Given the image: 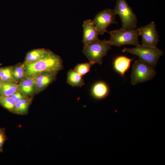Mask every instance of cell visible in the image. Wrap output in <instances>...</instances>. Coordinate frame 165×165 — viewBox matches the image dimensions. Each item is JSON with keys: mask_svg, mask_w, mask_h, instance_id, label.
<instances>
[{"mask_svg": "<svg viewBox=\"0 0 165 165\" xmlns=\"http://www.w3.org/2000/svg\"><path fill=\"white\" fill-rule=\"evenodd\" d=\"M13 68L6 67L0 68V79L2 81H12L17 82L13 77Z\"/></svg>", "mask_w": 165, "mask_h": 165, "instance_id": "ac0fdd59", "label": "cell"}, {"mask_svg": "<svg viewBox=\"0 0 165 165\" xmlns=\"http://www.w3.org/2000/svg\"><path fill=\"white\" fill-rule=\"evenodd\" d=\"M122 51L137 56L140 60L153 68L156 67L159 58L163 53V51L156 47L140 44L133 48H125Z\"/></svg>", "mask_w": 165, "mask_h": 165, "instance_id": "3957f363", "label": "cell"}, {"mask_svg": "<svg viewBox=\"0 0 165 165\" xmlns=\"http://www.w3.org/2000/svg\"><path fill=\"white\" fill-rule=\"evenodd\" d=\"M57 73L53 72H44L35 77V89L40 91L45 89L55 80Z\"/></svg>", "mask_w": 165, "mask_h": 165, "instance_id": "30bf717a", "label": "cell"}, {"mask_svg": "<svg viewBox=\"0 0 165 165\" xmlns=\"http://www.w3.org/2000/svg\"><path fill=\"white\" fill-rule=\"evenodd\" d=\"M116 14L120 18L122 28L127 29H135L137 27V16L126 0H117L114 9Z\"/></svg>", "mask_w": 165, "mask_h": 165, "instance_id": "5b68a950", "label": "cell"}, {"mask_svg": "<svg viewBox=\"0 0 165 165\" xmlns=\"http://www.w3.org/2000/svg\"><path fill=\"white\" fill-rule=\"evenodd\" d=\"M82 27L83 34L82 42L84 45L98 39L100 33L91 20H85Z\"/></svg>", "mask_w": 165, "mask_h": 165, "instance_id": "9c48e42d", "label": "cell"}, {"mask_svg": "<svg viewBox=\"0 0 165 165\" xmlns=\"http://www.w3.org/2000/svg\"><path fill=\"white\" fill-rule=\"evenodd\" d=\"M111 46L108 40L98 39L84 45L82 52L91 65L96 63L101 64L103 58L111 49Z\"/></svg>", "mask_w": 165, "mask_h": 165, "instance_id": "7a4b0ae2", "label": "cell"}, {"mask_svg": "<svg viewBox=\"0 0 165 165\" xmlns=\"http://www.w3.org/2000/svg\"><path fill=\"white\" fill-rule=\"evenodd\" d=\"M16 82L12 81H2L0 95L11 96L18 90V85Z\"/></svg>", "mask_w": 165, "mask_h": 165, "instance_id": "9a60e30c", "label": "cell"}, {"mask_svg": "<svg viewBox=\"0 0 165 165\" xmlns=\"http://www.w3.org/2000/svg\"><path fill=\"white\" fill-rule=\"evenodd\" d=\"M47 50L39 48L30 51L26 55L24 64L33 63L38 60L44 55Z\"/></svg>", "mask_w": 165, "mask_h": 165, "instance_id": "2e32d148", "label": "cell"}, {"mask_svg": "<svg viewBox=\"0 0 165 165\" xmlns=\"http://www.w3.org/2000/svg\"><path fill=\"white\" fill-rule=\"evenodd\" d=\"M24 66L23 64L18 65L14 68H13V74L14 78L17 81L24 78Z\"/></svg>", "mask_w": 165, "mask_h": 165, "instance_id": "44dd1931", "label": "cell"}, {"mask_svg": "<svg viewBox=\"0 0 165 165\" xmlns=\"http://www.w3.org/2000/svg\"><path fill=\"white\" fill-rule=\"evenodd\" d=\"M24 64V78L35 77L44 72L58 73L63 68L61 58L47 50L44 55L38 60Z\"/></svg>", "mask_w": 165, "mask_h": 165, "instance_id": "6da1fadb", "label": "cell"}, {"mask_svg": "<svg viewBox=\"0 0 165 165\" xmlns=\"http://www.w3.org/2000/svg\"><path fill=\"white\" fill-rule=\"evenodd\" d=\"M132 60L124 56H119L114 59L113 66L115 70L122 76H124L129 69Z\"/></svg>", "mask_w": 165, "mask_h": 165, "instance_id": "8fae6325", "label": "cell"}, {"mask_svg": "<svg viewBox=\"0 0 165 165\" xmlns=\"http://www.w3.org/2000/svg\"><path fill=\"white\" fill-rule=\"evenodd\" d=\"M67 82L72 87H81L85 84L82 76L74 69H72L68 72Z\"/></svg>", "mask_w": 165, "mask_h": 165, "instance_id": "5bb4252c", "label": "cell"}, {"mask_svg": "<svg viewBox=\"0 0 165 165\" xmlns=\"http://www.w3.org/2000/svg\"><path fill=\"white\" fill-rule=\"evenodd\" d=\"M31 103L30 99L25 98L16 103L13 110L16 113L23 115L27 112Z\"/></svg>", "mask_w": 165, "mask_h": 165, "instance_id": "e0dca14e", "label": "cell"}, {"mask_svg": "<svg viewBox=\"0 0 165 165\" xmlns=\"http://www.w3.org/2000/svg\"><path fill=\"white\" fill-rule=\"evenodd\" d=\"M156 74L153 67L139 59L134 62L131 74V84L136 85L150 80Z\"/></svg>", "mask_w": 165, "mask_h": 165, "instance_id": "8992f818", "label": "cell"}, {"mask_svg": "<svg viewBox=\"0 0 165 165\" xmlns=\"http://www.w3.org/2000/svg\"><path fill=\"white\" fill-rule=\"evenodd\" d=\"M91 65L90 63L87 62L78 64L74 69L82 76L90 71Z\"/></svg>", "mask_w": 165, "mask_h": 165, "instance_id": "ffe728a7", "label": "cell"}, {"mask_svg": "<svg viewBox=\"0 0 165 165\" xmlns=\"http://www.w3.org/2000/svg\"><path fill=\"white\" fill-rule=\"evenodd\" d=\"M16 103L11 96L0 95V105L9 111H13Z\"/></svg>", "mask_w": 165, "mask_h": 165, "instance_id": "d6986e66", "label": "cell"}, {"mask_svg": "<svg viewBox=\"0 0 165 165\" xmlns=\"http://www.w3.org/2000/svg\"><path fill=\"white\" fill-rule=\"evenodd\" d=\"M7 139L5 130L4 128H0V152H3L4 144Z\"/></svg>", "mask_w": 165, "mask_h": 165, "instance_id": "7402d4cb", "label": "cell"}, {"mask_svg": "<svg viewBox=\"0 0 165 165\" xmlns=\"http://www.w3.org/2000/svg\"><path fill=\"white\" fill-rule=\"evenodd\" d=\"M109 33L110 38L108 41L112 46L119 47L127 45L136 46L140 45L138 29L130 30L122 28L111 31Z\"/></svg>", "mask_w": 165, "mask_h": 165, "instance_id": "277c9868", "label": "cell"}, {"mask_svg": "<svg viewBox=\"0 0 165 165\" xmlns=\"http://www.w3.org/2000/svg\"><path fill=\"white\" fill-rule=\"evenodd\" d=\"M116 14L113 9H107L98 13L92 22L100 34L102 35L107 32V28L114 24H118L116 20Z\"/></svg>", "mask_w": 165, "mask_h": 165, "instance_id": "52a82bcc", "label": "cell"}, {"mask_svg": "<svg viewBox=\"0 0 165 165\" xmlns=\"http://www.w3.org/2000/svg\"><path fill=\"white\" fill-rule=\"evenodd\" d=\"M11 97L14 99L16 103L25 98L24 95L19 90L16 92Z\"/></svg>", "mask_w": 165, "mask_h": 165, "instance_id": "603a6c76", "label": "cell"}, {"mask_svg": "<svg viewBox=\"0 0 165 165\" xmlns=\"http://www.w3.org/2000/svg\"><path fill=\"white\" fill-rule=\"evenodd\" d=\"M2 85V81L0 79V92L1 89Z\"/></svg>", "mask_w": 165, "mask_h": 165, "instance_id": "cb8c5ba5", "label": "cell"}, {"mask_svg": "<svg viewBox=\"0 0 165 165\" xmlns=\"http://www.w3.org/2000/svg\"><path fill=\"white\" fill-rule=\"evenodd\" d=\"M35 77L24 78L18 85L19 90L24 95H31L35 90Z\"/></svg>", "mask_w": 165, "mask_h": 165, "instance_id": "4fadbf2b", "label": "cell"}, {"mask_svg": "<svg viewBox=\"0 0 165 165\" xmlns=\"http://www.w3.org/2000/svg\"><path fill=\"white\" fill-rule=\"evenodd\" d=\"M109 92L108 85L102 81L95 83L93 86L91 91L93 97L97 100L105 98L108 95Z\"/></svg>", "mask_w": 165, "mask_h": 165, "instance_id": "7c38bea8", "label": "cell"}, {"mask_svg": "<svg viewBox=\"0 0 165 165\" xmlns=\"http://www.w3.org/2000/svg\"><path fill=\"white\" fill-rule=\"evenodd\" d=\"M139 35L142 38V45L156 47L159 42V36L155 23L152 21L147 25L138 28Z\"/></svg>", "mask_w": 165, "mask_h": 165, "instance_id": "ba28073f", "label": "cell"}]
</instances>
